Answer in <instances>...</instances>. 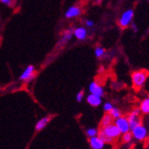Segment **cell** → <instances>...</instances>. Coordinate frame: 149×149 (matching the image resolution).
Instances as JSON below:
<instances>
[{
  "label": "cell",
  "instance_id": "2e32d148",
  "mask_svg": "<svg viewBox=\"0 0 149 149\" xmlns=\"http://www.w3.org/2000/svg\"><path fill=\"white\" fill-rule=\"evenodd\" d=\"M113 118L109 113H108V114H105V115L103 117L102 120H101V126H102V127H105V126H107V125H109V124L113 123Z\"/></svg>",
  "mask_w": 149,
  "mask_h": 149
},
{
  "label": "cell",
  "instance_id": "5b68a950",
  "mask_svg": "<svg viewBox=\"0 0 149 149\" xmlns=\"http://www.w3.org/2000/svg\"><path fill=\"white\" fill-rule=\"evenodd\" d=\"M115 125L118 127V129L123 134L130 130L129 120H128V118H126V117L120 116V117L115 119Z\"/></svg>",
  "mask_w": 149,
  "mask_h": 149
},
{
  "label": "cell",
  "instance_id": "603a6c76",
  "mask_svg": "<svg viewBox=\"0 0 149 149\" xmlns=\"http://www.w3.org/2000/svg\"><path fill=\"white\" fill-rule=\"evenodd\" d=\"M83 97H84V92H83V90L78 92L77 96H76V100L78 102H81V101L83 100Z\"/></svg>",
  "mask_w": 149,
  "mask_h": 149
},
{
  "label": "cell",
  "instance_id": "cb8c5ba5",
  "mask_svg": "<svg viewBox=\"0 0 149 149\" xmlns=\"http://www.w3.org/2000/svg\"><path fill=\"white\" fill-rule=\"evenodd\" d=\"M85 24H86V26H88V27H92V26L94 25V22H93L92 21H90V20H86V21H85Z\"/></svg>",
  "mask_w": 149,
  "mask_h": 149
},
{
  "label": "cell",
  "instance_id": "d6986e66",
  "mask_svg": "<svg viewBox=\"0 0 149 149\" xmlns=\"http://www.w3.org/2000/svg\"><path fill=\"white\" fill-rule=\"evenodd\" d=\"M104 49L101 47H96V49H95V56H96L97 58H101L104 55Z\"/></svg>",
  "mask_w": 149,
  "mask_h": 149
},
{
  "label": "cell",
  "instance_id": "3957f363",
  "mask_svg": "<svg viewBox=\"0 0 149 149\" xmlns=\"http://www.w3.org/2000/svg\"><path fill=\"white\" fill-rule=\"evenodd\" d=\"M133 16H134L133 10H131V9L127 10L126 12H124L123 13V15L120 16V18L119 20V25L121 27V28H126V27H128L131 23Z\"/></svg>",
  "mask_w": 149,
  "mask_h": 149
},
{
  "label": "cell",
  "instance_id": "d4e9b609",
  "mask_svg": "<svg viewBox=\"0 0 149 149\" xmlns=\"http://www.w3.org/2000/svg\"><path fill=\"white\" fill-rule=\"evenodd\" d=\"M0 2H1L2 4L7 5V6L11 5V0H0Z\"/></svg>",
  "mask_w": 149,
  "mask_h": 149
},
{
  "label": "cell",
  "instance_id": "277c9868",
  "mask_svg": "<svg viewBox=\"0 0 149 149\" xmlns=\"http://www.w3.org/2000/svg\"><path fill=\"white\" fill-rule=\"evenodd\" d=\"M128 120L130 126V130L134 129L136 126L141 124L140 119V109H136L131 112V113L128 116Z\"/></svg>",
  "mask_w": 149,
  "mask_h": 149
},
{
  "label": "cell",
  "instance_id": "ac0fdd59",
  "mask_svg": "<svg viewBox=\"0 0 149 149\" xmlns=\"http://www.w3.org/2000/svg\"><path fill=\"white\" fill-rule=\"evenodd\" d=\"M109 114L113 118V119H117L119 117L121 116V113L119 109H117V108H113V109L109 112Z\"/></svg>",
  "mask_w": 149,
  "mask_h": 149
},
{
  "label": "cell",
  "instance_id": "4fadbf2b",
  "mask_svg": "<svg viewBox=\"0 0 149 149\" xmlns=\"http://www.w3.org/2000/svg\"><path fill=\"white\" fill-rule=\"evenodd\" d=\"M75 38L79 40H84L87 38V30L83 27H79L76 28L73 31Z\"/></svg>",
  "mask_w": 149,
  "mask_h": 149
},
{
  "label": "cell",
  "instance_id": "e0dca14e",
  "mask_svg": "<svg viewBox=\"0 0 149 149\" xmlns=\"http://www.w3.org/2000/svg\"><path fill=\"white\" fill-rule=\"evenodd\" d=\"M98 137H100L105 144H112L113 142L114 139H113L112 138H110L109 136H107V135L103 131V130H100L99 131V134H98Z\"/></svg>",
  "mask_w": 149,
  "mask_h": 149
},
{
  "label": "cell",
  "instance_id": "5bb4252c",
  "mask_svg": "<svg viewBox=\"0 0 149 149\" xmlns=\"http://www.w3.org/2000/svg\"><path fill=\"white\" fill-rule=\"evenodd\" d=\"M72 30H68V31H66L64 33H63V37H62V38L60 39V41H59V45L60 46H64L67 42L69 41V40L72 38Z\"/></svg>",
  "mask_w": 149,
  "mask_h": 149
},
{
  "label": "cell",
  "instance_id": "52a82bcc",
  "mask_svg": "<svg viewBox=\"0 0 149 149\" xmlns=\"http://www.w3.org/2000/svg\"><path fill=\"white\" fill-rule=\"evenodd\" d=\"M35 77V67L33 65H29L21 74L19 79L24 81H31Z\"/></svg>",
  "mask_w": 149,
  "mask_h": 149
},
{
  "label": "cell",
  "instance_id": "8992f818",
  "mask_svg": "<svg viewBox=\"0 0 149 149\" xmlns=\"http://www.w3.org/2000/svg\"><path fill=\"white\" fill-rule=\"evenodd\" d=\"M131 130H132L131 133L133 135V138H135L137 140L145 139L146 137V135H147V130H146V127H144L142 124H139V125L136 126Z\"/></svg>",
  "mask_w": 149,
  "mask_h": 149
},
{
  "label": "cell",
  "instance_id": "7402d4cb",
  "mask_svg": "<svg viewBox=\"0 0 149 149\" xmlns=\"http://www.w3.org/2000/svg\"><path fill=\"white\" fill-rule=\"evenodd\" d=\"M113 108V104H111V103H105L104 104V110L106 112V113H109L112 109Z\"/></svg>",
  "mask_w": 149,
  "mask_h": 149
},
{
  "label": "cell",
  "instance_id": "7c38bea8",
  "mask_svg": "<svg viewBox=\"0 0 149 149\" xmlns=\"http://www.w3.org/2000/svg\"><path fill=\"white\" fill-rule=\"evenodd\" d=\"M51 120V117L50 116H46V117H43L41 118L39 120H38V123H36L35 125V130L36 131H40L42 130L48 123Z\"/></svg>",
  "mask_w": 149,
  "mask_h": 149
},
{
  "label": "cell",
  "instance_id": "9c48e42d",
  "mask_svg": "<svg viewBox=\"0 0 149 149\" xmlns=\"http://www.w3.org/2000/svg\"><path fill=\"white\" fill-rule=\"evenodd\" d=\"M81 13V9L79 6H71L68 10L65 12V17L67 19H71V18H74V17H78L80 15Z\"/></svg>",
  "mask_w": 149,
  "mask_h": 149
},
{
  "label": "cell",
  "instance_id": "7a4b0ae2",
  "mask_svg": "<svg viewBox=\"0 0 149 149\" xmlns=\"http://www.w3.org/2000/svg\"><path fill=\"white\" fill-rule=\"evenodd\" d=\"M101 130H103L107 135V136H109L113 139H118L120 136V134H121V132L120 131L118 127L115 124H113V123L107 125L105 127H103V129Z\"/></svg>",
  "mask_w": 149,
  "mask_h": 149
},
{
  "label": "cell",
  "instance_id": "83f0119b",
  "mask_svg": "<svg viewBox=\"0 0 149 149\" xmlns=\"http://www.w3.org/2000/svg\"><path fill=\"white\" fill-rule=\"evenodd\" d=\"M147 148L149 149V143H148V145H147Z\"/></svg>",
  "mask_w": 149,
  "mask_h": 149
},
{
  "label": "cell",
  "instance_id": "8fae6325",
  "mask_svg": "<svg viewBox=\"0 0 149 149\" xmlns=\"http://www.w3.org/2000/svg\"><path fill=\"white\" fill-rule=\"evenodd\" d=\"M102 97H99L97 95H95V94H92L90 93V95H88V97H87V102L91 105V106H94V107H97L98 106L101 102H102V99H101Z\"/></svg>",
  "mask_w": 149,
  "mask_h": 149
},
{
  "label": "cell",
  "instance_id": "ffe728a7",
  "mask_svg": "<svg viewBox=\"0 0 149 149\" xmlns=\"http://www.w3.org/2000/svg\"><path fill=\"white\" fill-rule=\"evenodd\" d=\"M86 133H87V136H88V138H92V137H96V136H97L98 130H97V129H95V128L88 129Z\"/></svg>",
  "mask_w": 149,
  "mask_h": 149
},
{
  "label": "cell",
  "instance_id": "ba28073f",
  "mask_svg": "<svg viewBox=\"0 0 149 149\" xmlns=\"http://www.w3.org/2000/svg\"><path fill=\"white\" fill-rule=\"evenodd\" d=\"M104 141L100 137H92L89 138V146L93 149H102L104 147Z\"/></svg>",
  "mask_w": 149,
  "mask_h": 149
},
{
  "label": "cell",
  "instance_id": "9a60e30c",
  "mask_svg": "<svg viewBox=\"0 0 149 149\" xmlns=\"http://www.w3.org/2000/svg\"><path fill=\"white\" fill-rule=\"evenodd\" d=\"M140 112H142L143 113H149V97L146 98L145 100H143V102L140 104Z\"/></svg>",
  "mask_w": 149,
  "mask_h": 149
},
{
  "label": "cell",
  "instance_id": "30bf717a",
  "mask_svg": "<svg viewBox=\"0 0 149 149\" xmlns=\"http://www.w3.org/2000/svg\"><path fill=\"white\" fill-rule=\"evenodd\" d=\"M88 89H89L90 93H92V94L97 95V96H99V97H103L104 96V88L98 83H97V82L90 83Z\"/></svg>",
  "mask_w": 149,
  "mask_h": 149
},
{
  "label": "cell",
  "instance_id": "44dd1931",
  "mask_svg": "<svg viewBox=\"0 0 149 149\" xmlns=\"http://www.w3.org/2000/svg\"><path fill=\"white\" fill-rule=\"evenodd\" d=\"M132 138H133L132 133H130V131L125 132V133H123V141L124 143H129V142L131 141Z\"/></svg>",
  "mask_w": 149,
  "mask_h": 149
},
{
  "label": "cell",
  "instance_id": "6da1fadb",
  "mask_svg": "<svg viewBox=\"0 0 149 149\" xmlns=\"http://www.w3.org/2000/svg\"><path fill=\"white\" fill-rule=\"evenodd\" d=\"M148 77V72L146 71H137L131 75V80L134 88L139 89L144 86L146 80Z\"/></svg>",
  "mask_w": 149,
  "mask_h": 149
},
{
  "label": "cell",
  "instance_id": "484cf974",
  "mask_svg": "<svg viewBox=\"0 0 149 149\" xmlns=\"http://www.w3.org/2000/svg\"><path fill=\"white\" fill-rule=\"evenodd\" d=\"M132 29L134 30V31H138V27L136 26V24H135V23L132 24Z\"/></svg>",
  "mask_w": 149,
  "mask_h": 149
},
{
  "label": "cell",
  "instance_id": "4316f807",
  "mask_svg": "<svg viewBox=\"0 0 149 149\" xmlns=\"http://www.w3.org/2000/svg\"><path fill=\"white\" fill-rule=\"evenodd\" d=\"M103 0H97V3H101Z\"/></svg>",
  "mask_w": 149,
  "mask_h": 149
}]
</instances>
